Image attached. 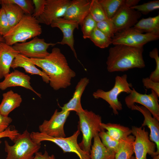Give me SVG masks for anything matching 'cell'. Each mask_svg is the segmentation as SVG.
<instances>
[{
    "label": "cell",
    "instance_id": "obj_19",
    "mask_svg": "<svg viewBox=\"0 0 159 159\" xmlns=\"http://www.w3.org/2000/svg\"><path fill=\"white\" fill-rule=\"evenodd\" d=\"M19 52L5 42H0V79L9 74L12 62Z\"/></svg>",
    "mask_w": 159,
    "mask_h": 159
},
{
    "label": "cell",
    "instance_id": "obj_42",
    "mask_svg": "<svg viewBox=\"0 0 159 159\" xmlns=\"http://www.w3.org/2000/svg\"><path fill=\"white\" fill-rule=\"evenodd\" d=\"M32 159H55V158L54 155H50L45 150L44 154L39 151L36 153Z\"/></svg>",
    "mask_w": 159,
    "mask_h": 159
},
{
    "label": "cell",
    "instance_id": "obj_33",
    "mask_svg": "<svg viewBox=\"0 0 159 159\" xmlns=\"http://www.w3.org/2000/svg\"><path fill=\"white\" fill-rule=\"evenodd\" d=\"M1 2L14 3L18 6L26 15H32L34 6L31 0H1Z\"/></svg>",
    "mask_w": 159,
    "mask_h": 159
},
{
    "label": "cell",
    "instance_id": "obj_34",
    "mask_svg": "<svg viewBox=\"0 0 159 159\" xmlns=\"http://www.w3.org/2000/svg\"><path fill=\"white\" fill-rule=\"evenodd\" d=\"M96 27L108 37L112 38L115 34L111 19H107L97 23Z\"/></svg>",
    "mask_w": 159,
    "mask_h": 159
},
{
    "label": "cell",
    "instance_id": "obj_39",
    "mask_svg": "<svg viewBox=\"0 0 159 159\" xmlns=\"http://www.w3.org/2000/svg\"><path fill=\"white\" fill-rule=\"evenodd\" d=\"M142 82L146 89H151L159 97V82H154L149 77H146L143 79Z\"/></svg>",
    "mask_w": 159,
    "mask_h": 159
},
{
    "label": "cell",
    "instance_id": "obj_36",
    "mask_svg": "<svg viewBox=\"0 0 159 159\" xmlns=\"http://www.w3.org/2000/svg\"><path fill=\"white\" fill-rule=\"evenodd\" d=\"M149 55L150 58L155 59L156 62L155 69L151 73L149 78L154 82H159V57L158 49H153L150 52Z\"/></svg>",
    "mask_w": 159,
    "mask_h": 159
},
{
    "label": "cell",
    "instance_id": "obj_49",
    "mask_svg": "<svg viewBox=\"0 0 159 159\" xmlns=\"http://www.w3.org/2000/svg\"><path fill=\"white\" fill-rule=\"evenodd\" d=\"M1 9V8L0 7V9Z\"/></svg>",
    "mask_w": 159,
    "mask_h": 159
},
{
    "label": "cell",
    "instance_id": "obj_27",
    "mask_svg": "<svg viewBox=\"0 0 159 159\" xmlns=\"http://www.w3.org/2000/svg\"><path fill=\"white\" fill-rule=\"evenodd\" d=\"M135 139V137L130 135L120 140L119 148L115 154L114 159H130L134 153Z\"/></svg>",
    "mask_w": 159,
    "mask_h": 159
},
{
    "label": "cell",
    "instance_id": "obj_9",
    "mask_svg": "<svg viewBox=\"0 0 159 159\" xmlns=\"http://www.w3.org/2000/svg\"><path fill=\"white\" fill-rule=\"evenodd\" d=\"M132 133L135 137L133 144L136 159H147L148 154L152 158L155 155L156 144L149 139L148 132L144 127H132Z\"/></svg>",
    "mask_w": 159,
    "mask_h": 159
},
{
    "label": "cell",
    "instance_id": "obj_28",
    "mask_svg": "<svg viewBox=\"0 0 159 159\" xmlns=\"http://www.w3.org/2000/svg\"><path fill=\"white\" fill-rule=\"evenodd\" d=\"M108 19H111L124 4L125 0H98Z\"/></svg>",
    "mask_w": 159,
    "mask_h": 159
},
{
    "label": "cell",
    "instance_id": "obj_6",
    "mask_svg": "<svg viewBox=\"0 0 159 159\" xmlns=\"http://www.w3.org/2000/svg\"><path fill=\"white\" fill-rule=\"evenodd\" d=\"M127 77L126 74L121 76H117L115 77L114 85L111 89L105 91L99 89L92 94L95 98H101L106 101L115 115H118V111L122 109V104L118 99L119 95L122 92L129 94L132 90V84L128 82Z\"/></svg>",
    "mask_w": 159,
    "mask_h": 159
},
{
    "label": "cell",
    "instance_id": "obj_13",
    "mask_svg": "<svg viewBox=\"0 0 159 159\" xmlns=\"http://www.w3.org/2000/svg\"><path fill=\"white\" fill-rule=\"evenodd\" d=\"M142 14L138 11L124 4L111 19L115 34L133 26L138 21Z\"/></svg>",
    "mask_w": 159,
    "mask_h": 159
},
{
    "label": "cell",
    "instance_id": "obj_22",
    "mask_svg": "<svg viewBox=\"0 0 159 159\" xmlns=\"http://www.w3.org/2000/svg\"><path fill=\"white\" fill-rule=\"evenodd\" d=\"M3 99L0 104V113L8 116L9 113L20 106L22 101L20 95L10 90L2 95Z\"/></svg>",
    "mask_w": 159,
    "mask_h": 159
},
{
    "label": "cell",
    "instance_id": "obj_35",
    "mask_svg": "<svg viewBox=\"0 0 159 159\" xmlns=\"http://www.w3.org/2000/svg\"><path fill=\"white\" fill-rule=\"evenodd\" d=\"M130 8L138 11L141 14H147L150 12L159 9V1H150L142 4L132 6Z\"/></svg>",
    "mask_w": 159,
    "mask_h": 159
},
{
    "label": "cell",
    "instance_id": "obj_14",
    "mask_svg": "<svg viewBox=\"0 0 159 159\" xmlns=\"http://www.w3.org/2000/svg\"><path fill=\"white\" fill-rule=\"evenodd\" d=\"M71 0H46L42 14L37 19L40 23L50 25L54 20L63 17Z\"/></svg>",
    "mask_w": 159,
    "mask_h": 159
},
{
    "label": "cell",
    "instance_id": "obj_1",
    "mask_svg": "<svg viewBox=\"0 0 159 159\" xmlns=\"http://www.w3.org/2000/svg\"><path fill=\"white\" fill-rule=\"evenodd\" d=\"M30 59L49 77L50 85L55 90L69 86L72 78L76 76L75 72L70 67L65 57L59 48H53L44 58Z\"/></svg>",
    "mask_w": 159,
    "mask_h": 159
},
{
    "label": "cell",
    "instance_id": "obj_45",
    "mask_svg": "<svg viewBox=\"0 0 159 159\" xmlns=\"http://www.w3.org/2000/svg\"><path fill=\"white\" fill-rule=\"evenodd\" d=\"M152 159H159V155H155L153 157Z\"/></svg>",
    "mask_w": 159,
    "mask_h": 159
},
{
    "label": "cell",
    "instance_id": "obj_2",
    "mask_svg": "<svg viewBox=\"0 0 159 159\" xmlns=\"http://www.w3.org/2000/svg\"><path fill=\"white\" fill-rule=\"evenodd\" d=\"M143 47H136L123 44L114 45L109 50L106 61L110 72H124L145 67L143 53Z\"/></svg>",
    "mask_w": 159,
    "mask_h": 159
},
{
    "label": "cell",
    "instance_id": "obj_7",
    "mask_svg": "<svg viewBox=\"0 0 159 159\" xmlns=\"http://www.w3.org/2000/svg\"><path fill=\"white\" fill-rule=\"evenodd\" d=\"M80 133V130L78 129L69 137L58 138L51 137L40 132H32L30 133V136L32 139L37 143H41L43 141H50L59 147L64 153H74L80 159H90V154L82 150L78 143L77 138Z\"/></svg>",
    "mask_w": 159,
    "mask_h": 159
},
{
    "label": "cell",
    "instance_id": "obj_38",
    "mask_svg": "<svg viewBox=\"0 0 159 159\" xmlns=\"http://www.w3.org/2000/svg\"><path fill=\"white\" fill-rule=\"evenodd\" d=\"M34 6V10L32 16L37 19L42 14L46 0H32Z\"/></svg>",
    "mask_w": 159,
    "mask_h": 159
},
{
    "label": "cell",
    "instance_id": "obj_10",
    "mask_svg": "<svg viewBox=\"0 0 159 159\" xmlns=\"http://www.w3.org/2000/svg\"><path fill=\"white\" fill-rule=\"evenodd\" d=\"M57 44L47 43L44 39L36 37L29 41L17 43L12 46L19 54L28 58L41 59L49 55L47 49L50 46H53Z\"/></svg>",
    "mask_w": 159,
    "mask_h": 159
},
{
    "label": "cell",
    "instance_id": "obj_12",
    "mask_svg": "<svg viewBox=\"0 0 159 159\" xmlns=\"http://www.w3.org/2000/svg\"><path fill=\"white\" fill-rule=\"evenodd\" d=\"M70 112L56 109L49 120H44L39 126V132L52 137L65 138L64 125Z\"/></svg>",
    "mask_w": 159,
    "mask_h": 159
},
{
    "label": "cell",
    "instance_id": "obj_31",
    "mask_svg": "<svg viewBox=\"0 0 159 159\" xmlns=\"http://www.w3.org/2000/svg\"><path fill=\"white\" fill-rule=\"evenodd\" d=\"M98 135L101 142L110 151L116 153L118 150L120 145V141L115 140L108 135L105 130L100 132Z\"/></svg>",
    "mask_w": 159,
    "mask_h": 159
},
{
    "label": "cell",
    "instance_id": "obj_18",
    "mask_svg": "<svg viewBox=\"0 0 159 159\" xmlns=\"http://www.w3.org/2000/svg\"><path fill=\"white\" fill-rule=\"evenodd\" d=\"M31 78L28 75L17 70L9 73L0 82V89L3 90L11 87L19 86L29 89L41 97V95L35 91L31 85Z\"/></svg>",
    "mask_w": 159,
    "mask_h": 159
},
{
    "label": "cell",
    "instance_id": "obj_21",
    "mask_svg": "<svg viewBox=\"0 0 159 159\" xmlns=\"http://www.w3.org/2000/svg\"><path fill=\"white\" fill-rule=\"evenodd\" d=\"M18 67L23 68L26 73L32 75L40 76L44 82L49 83L50 79L47 75L37 68L30 58L19 54L16 56L11 66L13 69Z\"/></svg>",
    "mask_w": 159,
    "mask_h": 159
},
{
    "label": "cell",
    "instance_id": "obj_25",
    "mask_svg": "<svg viewBox=\"0 0 159 159\" xmlns=\"http://www.w3.org/2000/svg\"><path fill=\"white\" fill-rule=\"evenodd\" d=\"M101 125L103 129L106 130L107 134L113 139L120 141L132 134V130L129 127L120 124L102 122Z\"/></svg>",
    "mask_w": 159,
    "mask_h": 159
},
{
    "label": "cell",
    "instance_id": "obj_47",
    "mask_svg": "<svg viewBox=\"0 0 159 159\" xmlns=\"http://www.w3.org/2000/svg\"><path fill=\"white\" fill-rule=\"evenodd\" d=\"M1 143V141H0V145Z\"/></svg>",
    "mask_w": 159,
    "mask_h": 159
},
{
    "label": "cell",
    "instance_id": "obj_29",
    "mask_svg": "<svg viewBox=\"0 0 159 159\" xmlns=\"http://www.w3.org/2000/svg\"><path fill=\"white\" fill-rule=\"evenodd\" d=\"M89 39L96 46L101 49L107 48L112 44V38L107 36L97 27Z\"/></svg>",
    "mask_w": 159,
    "mask_h": 159
},
{
    "label": "cell",
    "instance_id": "obj_32",
    "mask_svg": "<svg viewBox=\"0 0 159 159\" xmlns=\"http://www.w3.org/2000/svg\"><path fill=\"white\" fill-rule=\"evenodd\" d=\"M97 23L89 14L85 18L81 25L84 39H89L91 34L96 27Z\"/></svg>",
    "mask_w": 159,
    "mask_h": 159
},
{
    "label": "cell",
    "instance_id": "obj_37",
    "mask_svg": "<svg viewBox=\"0 0 159 159\" xmlns=\"http://www.w3.org/2000/svg\"><path fill=\"white\" fill-rule=\"evenodd\" d=\"M11 28L4 9L0 10V35L3 37L6 35Z\"/></svg>",
    "mask_w": 159,
    "mask_h": 159
},
{
    "label": "cell",
    "instance_id": "obj_16",
    "mask_svg": "<svg viewBox=\"0 0 159 159\" xmlns=\"http://www.w3.org/2000/svg\"><path fill=\"white\" fill-rule=\"evenodd\" d=\"M130 109L140 112L144 117V120L141 127L147 126L150 129V133L149 139L156 145V155L159 154V121L152 117L150 112L143 106H138L135 104L132 105Z\"/></svg>",
    "mask_w": 159,
    "mask_h": 159
},
{
    "label": "cell",
    "instance_id": "obj_20",
    "mask_svg": "<svg viewBox=\"0 0 159 159\" xmlns=\"http://www.w3.org/2000/svg\"><path fill=\"white\" fill-rule=\"evenodd\" d=\"M89 82V80L86 77L81 79L78 82L72 98L63 106L60 107L62 110L64 111H74L76 113L84 111L81 103L82 95L87 86Z\"/></svg>",
    "mask_w": 159,
    "mask_h": 159
},
{
    "label": "cell",
    "instance_id": "obj_5",
    "mask_svg": "<svg viewBox=\"0 0 159 159\" xmlns=\"http://www.w3.org/2000/svg\"><path fill=\"white\" fill-rule=\"evenodd\" d=\"M13 142L14 144L10 145L7 140L4 141V150L7 153L6 159H32L41 148V143L34 141L27 130Z\"/></svg>",
    "mask_w": 159,
    "mask_h": 159
},
{
    "label": "cell",
    "instance_id": "obj_41",
    "mask_svg": "<svg viewBox=\"0 0 159 159\" xmlns=\"http://www.w3.org/2000/svg\"><path fill=\"white\" fill-rule=\"evenodd\" d=\"M12 121L11 117L4 116L0 113V132L6 129Z\"/></svg>",
    "mask_w": 159,
    "mask_h": 159
},
{
    "label": "cell",
    "instance_id": "obj_43",
    "mask_svg": "<svg viewBox=\"0 0 159 159\" xmlns=\"http://www.w3.org/2000/svg\"><path fill=\"white\" fill-rule=\"evenodd\" d=\"M140 1L139 0H125V4L130 7L137 5Z\"/></svg>",
    "mask_w": 159,
    "mask_h": 159
},
{
    "label": "cell",
    "instance_id": "obj_3",
    "mask_svg": "<svg viewBox=\"0 0 159 159\" xmlns=\"http://www.w3.org/2000/svg\"><path fill=\"white\" fill-rule=\"evenodd\" d=\"M42 32L41 26L37 19L32 15L25 14L20 21L11 27L3 37L7 44L12 46L37 37Z\"/></svg>",
    "mask_w": 159,
    "mask_h": 159
},
{
    "label": "cell",
    "instance_id": "obj_8",
    "mask_svg": "<svg viewBox=\"0 0 159 159\" xmlns=\"http://www.w3.org/2000/svg\"><path fill=\"white\" fill-rule=\"evenodd\" d=\"M159 36L151 34H143L133 27L116 33L112 38V44H123L140 47L149 42L158 39Z\"/></svg>",
    "mask_w": 159,
    "mask_h": 159
},
{
    "label": "cell",
    "instance_id": "obj_15",
    "mask_svg": "<svg viewBox=\"0 0 159 159\" xmlns=\"http://www.w3.org/2000/svg\"><path fill=\"white\" fill-rule=\"evenodd\" d=\"M79 25V24L75 21L67 20L63 17L59 18L54 20L50 24L52 27L59 28L63 33L62 40L57 43L68 45L77 59V56L74 47L73 32L76 29H78Z\"/></svg>",
    "mask_w": 159,
    "mask_h": 159
},
{
    "label": "cell",
    "instance_id": "obj_46",
    "mask_svg": "<svg viewBox=\"0 0 159 159\" xmlns=\"http://www.w3.org/2000/svg\"><path fill=\"white\" fill-rule=\"evenodd\" d=\"M130 159H136L135 157L133 156H132Z\"/></svg>",
    "mask_w": 159,
    "mask_h": 159
},
{
    "label": "cell",
    "instance_id": "obj_48",
    "mask_svg": "<svg viewBox=\"0 0 159 159\" xmlns=\"http://www.w3.org/2000/svg\"><path fill=\"white\" fill-rule=\"evenodd\" d=\"M0 4H1V1H0Z\"/></svg>",
    "mask_w": 159,
    "mask_h": 159
},
{
    "label": "cell",
    "instance_id": "obj_26",
    "mask_svg": "<svg viewBox=\"0 0 159 159\" xmlns=\"http://www.w3.org/2000/svg\"><path fill=\"white\" fill-rule=\"evenodd\" d=\"M1 4L11 27L19 22L25 14L22 10L15 4L1 2Z\"/></svg>",
    "mask_w": 159,
    "mask_h": 159
},
{
    "label": "cell",
    "instance_id": "obj_17",
    "mask_svg": "<svg viewBox=\"0 0 159 159\" xmlns=\"http://www.w3.org/2000/svg\"><path fill=\"white\" fill-rule=\"evenodd\" d=\"M91 0H73L66 11L64 18L77 22L81 26L89 14Z\"/></svg>",
    "mask_w": 159,
    "mask_h": 159
},
{
    "label": "cell",
    "instance_id": "obj_23",
    "mask_svg": "<svg viewBox=\"0 0 159 159\" xmlns=\"http://www.w3.org/2000/svg\"><path fill=\"white\" fill-rule=\"evenodd\" d=\"M133 27L143 33L144 32L159 36V15L143 18L138 21Z\"/></svg>",
    "mask_w": 159,
    "mask_h": 159
},
{
    "label": "cell",
    "instance_id": "obj_30",
    "mask_svg": "<svg viewBox=\"0 0 159 159\" xmlns=\"http://www.w3.org/2000/svg\"><path fill=\"white\" fill-rule=\"evenodd\" d=\"M89 14L97 22L108 19L98 0H91Z\"/></svg>",
    "mask_w": 159,
    "mask_h": 159
},
{
    "label": "cell",
    "instance_id": "obj_44",
    "mask_svg": "<svg viewBox=\"0 0 159 159\" xmlns=\"http://www.w3.org/2000/svg\"><path fill=\"white\" fill-rule=\"evenodd\" d=\"M5 42V40L4 37L0 35V42Z\"/></svg>",
    "mask_w": 159,
    "mask_h": 159
},
{
    "label": "cell",
    "instance_id": "obj_11",
    "mask_svg": "<svg viewBox=\"0 0 159 159\" xmlns=\"http://www.w3.org/2000/svg\"><path fill=\"white\" fill-rule=\"evenodd\" d=\"M151 91L150 94H142L138 92L132 88L130 93L125 98V102L129 109L135 103L141 104L150 112L154 117L159 121V96L154 91Z\"/></svg>",
    "mask_w": 159,
    "mask_h": 159
},
{
    "label": "cell",
    "instance_id": "obj_40",
    "mask_svg": "<svg viewBox=\"0 0 159 159\" xmlns=\"http://www.w3.org/2000/svg\"><path fill=\"white\" fill-rule=\"evenodd\" d=\"M19 134L17 130L9 127L4 131L0 132V139L7 137L13 141Z\"/></svg>",
    "mask_w": 159,
    "mask_h": 159
},
{
    "label": "cell",
    "instance_id": "obj_24",
    "mask_svg": "<svg viewBox=\"0 0 159 159\" xmlns=\"http://www.w3.org/2000/svg\"><path fill=\"white\" fill-rule=\"evenodd\" d=\"M90 153V159H114L115 153L108 150L102 143L98 134L94 137Z\"/></svg>",
    "mask_w": 159,
    "mask_h": 159
},
{
    "label": "cell",
    "instance_id": "obj_4",
    "mask_svg": "<svg viewBox=\"0 0 159 159\" xmlns=\"http://www.w3.org/2000/svg\"><path fill=\"white\" fill-rule=\"evenodd\" d=\"M76 114L79 119V130L82 134V140L79 145L82 150L90 154L92 139L100 132L105 130L101 125V117L92 111L86 110Z\"/></svg>",
    "mask_w": 159,
    "mask_h": 159
}]
</instances>
